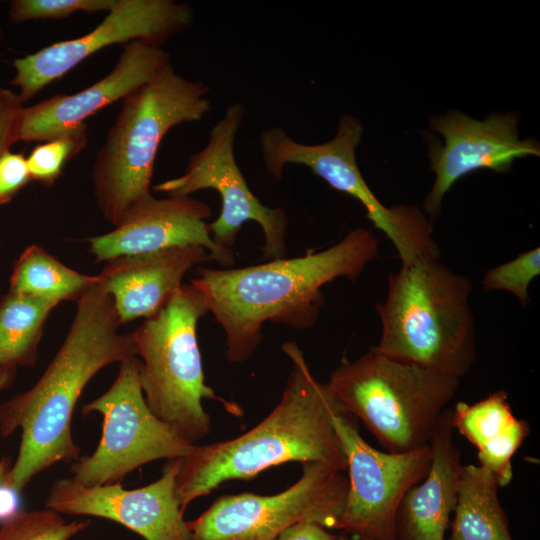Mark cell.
<instances>
[{"label": "cell", "mask_w": 540, "mask_h": 540, "mask_svg": "<svg viewBox=\"0 0 540 540\" xmlns=\"http://www.w3.org/2000/svg\"><path fill=\"white\" fill-rule=\"evenodd\" d=\"M31 181L27 159L22 153L3 154L0 157V206L9 203Z\"/></svg>", "instance_id": "28"}, {"label": "cell", "mask_w": 540, "mask_h": 540, "mask_svg": "<svg viewBox=\"0 0 540 540\" xmlns=\"http://www.w3.org/2000/svg\"><path fill=\"white\" fill-rule=\"evenodd\" d=\"M360 540H373V539H369V538H366V537H360Z\"/></svg>", "instance_id": "34"}, {"label": "cell", "mask_w": 540, "mask_h": 540, "mask_svg": "<svg viewBox=\"0 0 540 540\" xmlns=\"http://www.w3.org/2000/svg\"><path fill=\"white\" fill-rule=\"evenodd\" d=\"M193 10L173 0H118L102 22L81 37L53 43L13 61L11 84L19 88L22 102L97 51L114 44L143 41L160 45L187 29Z\"/></svg>", "instance_id": "13"}, {"label": "cell", "mask_w": 540, "mask_h": 540, "mask_svg": "<svg viewBox=\"0 0 540 540\" xmlns=\"http://www.w3.org/2000/svg\"><path fill=\"white\" fill-rule=\"evenodd\" d=\"M211 214L207 203L190 196H150L131 208L112 231L87 242L97 262L197 245L206 249L209 260L228 268L234 254L212 240L207 222Z\"/></svg>", "instance_id": "16"}, {"label": "cell", "mask_w": 540, "mask_h": 540, "mask_svg": "<svg viewBox=\"0 0 540 540\" xmlns=\"http://www.w3.org/2000/svg\"><path fill=\"white\" fill-rule=\"evenodd\" d=\"M451 423L477 449L480 465L489 469L500 487L513 479L512 458L530 433L529 423L517 418L504 390L468 404L458 402Z\"/></svg>", "instance_id": "20"}, {"label": "cell", "mask_w": 540, "mask_h": 540, "mask_svg": "<svg viewBox=\"0 0 540 540\" xmlns=\"http://www.w3.org/2000/svg\"><path fill=\"white\" fill-rule=\"evenodd\" d=\"M87 143V128L83 124L34 147L27 159L32 181L51 186L61 175L67 161L76 156Z\"/></svg>", "instance_id": "25"}, {"label": "cell", "mask_w": 540, "mask_h": 540, "mask_svg": "<svg viewBox=\"0 0 540 540\" xmlns=\"http://www.w3.org/2000/svg\"><path fill=\"white\" fill-rule=\"evenodd\" d=\"M56 303L7 292L0 299V366H33L46 320Z\"/></svg>", "instance_id": "23"}, {"label": "cell", "mask_w": 540, "mask_h": 540, "mask_svg": "<svg viewBox=\"0 0 540 540\" xmlns=\"http://www.w3.org/2000/svg\"><path fill=\"white\" fill-rule=\"evenodd\" d=\"M453 431L451 410L445 409L429 441L430 468L398 507L395 540H444L464 466Z\"/></svg>", "instance_id": "19"}, {"label": "cell", "mask_w": 540, "mask_h": 540, "mask_svg": "<svg viewBox=\"0 0 540 540\" xmlns=\"http://www.w3.org/2000/svg\"><path fill=\"white\" fill-rule=\"evenodd\" d=\"M343 413L359 419L388 452L426 444L459 379L402 361L370 347L343 360L327 382Z\"/></svg>", "instance_id": "7"}, {"label": "cell", "mask_w": 540, "mask_h": 540, "mask_svg": "<svg viewBox=\"0 0 540 540\" xmlns=\"http://www.w3.org/2000/svg\"><path fill=\"white\" fill-rule=\"evenodd\" d=\"M119 327L112 299L98 282L77 300L66 337L38 381L0 403V434L22 431L6 483L22 491L34 476L80 457L71 430L80 395L101 369L137 356L131 333Z\"/></svg>", "instance_id": "1"}, {"label": "cell", "mask_w": 540, "mask_h": 540, "mask_svg": "<svg viewBox=\"0 0 540 540\" xmlns=\"http://www.w3.org/2000/svg\"><path fill=\"white\" fill-rule=\"evenodd\" d=\"M335 540H351L349 537H347L346 535L342 534L338 537H336Z\"/></svg>", "instance_id": "33"}, {"label": "cell", "mask_w": 540, "mask_h": 540, "mask_svg": "<svg viewBox=\"0 0 540 540\" xmlns=\"http://www.w3.org/2000/svg\"><path fill=\"white\" fill-rule=\"evenodd\" d=\"M98 282V275L81 274L33 244L26 247L14 263L9 291L58 305L63 301H77Z\"/></svg>", "instance_id": "22"}, {"label": "cell", "mask_w": 540, "mask_h": 540, "mask_svg": "<svg viewBox=\"0 0 540 540\" xmlns=\"http://www.w3.org/2000/svg\"><path fill=\"white\" fill-rule=\"evenodd\" d=\"M540 275V248L518 254L510 261L488 269L482 285L486 291L505 290L527 306L530 303L529 287Z\"/></svg>", "instance_id": "26"}, {"label": "cell", "mask_w": 540, "mask_h": 540, "mask_svg": "<svg viewBox=\"0 0 540 540\" xmlns=\"http://www.w3.org/2000/svg\"><path fill=\"white\" fill-rule=\"evenodd\" d=\"M379 241L363 227L321 251L242 268H199L190 283L226 335V357L248 360L262 340L265 322L312 327L324 304L322 287L341 277L355 280L377 257Z\"/></svg>", "instance_id": "2"}, {"label": "cell", "mask_w": 540, "mask_h": 540, "mask_svg": "<svg viewBox=\"0 0 540 540\" xmlns=\"http://www.w3.org/2000/svg\"><path fill=\"white\" fill-rule=\"evenodd\" d=\"M517 123L514 114L497 113L479 121L458 111L431 119L430 128L444 138V145L429 143L436 178L424 208L431 217L438 215L443 197L460 178L480 169L505 173L514 160L540 155L538 142L520 140Z\"/></svg>", "instance_id": "15"}, {"label": "cell", "mask_w": 540, "mask_h": 540, "mask_svg": "<svg viewBox=\"0 0 540 540\" xmlns=\"http://www.w3.org/2000/svg\"><path fill=\"white\" fill-rule=\"evenodd\" d=\"M496 476L479 465H464L448 540H513Z\"/></svg>", "instance_id": "21"}, {"label": "cell", "mask_w": 540, "mask_h": 540, "mask_svg": "<svg viewBox=\"0 0 540 540\" xmlns=\"http://www.w3.org/2000/svg\"><path fill=\"white\" fill-rule=\"evenodd\" d=\"M327 528L315 522H297L283 530L275 540H335Z\"/></svg>", "instance_id": "30"}, {"label": "cell", "mask_w": 540, "mask_h": 540, "mask_svg": "<svg viewBox=\"0 0 540 540\" xmlns=\"http://www.w3.org/2000/svg\"><path fill=\"white\" fill-rule=\"evenodd\" d=\"M348 470V491L336 529L373 540H395V519L407 491L419 483L431 465L426 444L401 452H383L368 444L356 419L346 413L333 417Z\"/></svg>", "instance_id": "12"}, {"label": "cell", "mask_w": 540, "mask_h": 540, "mask_svg": "<svg viewBox=\"0 0 540 540\" xmlns=\"http://www.w3.org/2000/svg\"><path fill=\"white\" fill-rule=\"evenodd\" d=\"M170 63L160 45L132 41L124 44L119 59L103 79L75 94H57L24 107L19 141H49L85 124L105 106L123 99Z\"/></svg>", "instance_id": "17"}, {"label": "cell", "mask_w": 540, "mask_h": 540, "mask_svg": "<svg viewBox=\"0 0 540 540\" xmlns=\"http://www.w3.org/2000/svg\"><path fill=\"white\" fill-rule=\"evenodd\" d=\"M244 114L245 107L241 103L227 107L224 116L213 126L206 146L189 158L184 173L155 185L153 190L169 196L216 190L221 198V211L216 220L209 223V231L218 246L232 250L242 225L254 221L264 235L263 259L285 258L286 212L260 202L235 160L234 142Z\"/></svg>", "instance_id": "11"}, {"label": "cell", "mask_w": 540, "mask_h": 540, "mask_svg": "<svg viewBox=\"0 0 540 540\" xmlns=\"http://www.w3.org/2000/svg\"><path fill=\"white\" fill-rule=\"evenodd\" d=\"M208 86L189 80L169 64L122 99L92 168L97 205L116 226L150 193L159 145L173 127L201 120L210 110Z\"/></svg>", "instance_id": "5"}, {"label": "cell", "mask_w": 540, "mask_h": 540, "mask_svg": "<svg viewBox=\"0 0 540 540\" xmlns=\"http://www.w3.org/2000/svg\"><path fill=\"white\" fill-rule=\"evenodd\" d=\"M179 469L180 458L168 460L158 480L131 490L121 483L86 487L61 478L52 484L46 507L59 514L108 519L145 540H189L176 491Z\"/></svg>", "instance_id": "14"}, {"label": "cell", "mask_w": 540, "mask_h": 540, "mask_svg": "<svg viewBox=\"0 0 540 540\" xmlns=\"http://www.w3.org/2000/svg\"><path fill=\"white\" fill-rule=\"evenodd\" d=\"M17 368L12 366H0V391L12 385L16 377ZM13 462L9 457L0 460V483L4 482Z\"/></svg>", "instance_id": "32"}, {"label": "cell", "mask_w": 540, "mask_h": 540, "mask_svg": "<svg viewBox=\"0 0 540 540\" xmlns=\"http://www.w3.org/2000/svg\"><path fill=\"white\" fill-rule=\"evenodd\" d=\"M90 524L89 520L65 521L51 510H22L0 527V540H70Z\"/></svg>", "instance_id": "24"}, {"label": "cell", "mask_w": 540, "mask_h": 540, "mask_svg": "<svg viewBox=\"0 0 540 540\" xmlns=\"http://www.w3.org/2000/svg\"><path fill=\"white\" fill-rule=\"evenodd\" d=\"M208 304L191 283L181 284L154 316L132 333L140 356L139 377L152 413L191 443L206 437L211 420L202 401L213 400L234 416L243 411L206 384L197 326Z\"/></svg>", "instance_id": "6"}, {"label": "cell", "mask_w": 540, "mask_h": 540, "mask_svg": "<svg viewBox=\"0 0 540 540\" xmlns=\"http://www.w3.org/2000/svg\"><path fill=\"white\" fill-rule=\"evenodd\" d=\"M118 0H13L9 18L14 23L39 19H62L75 12H109Z\"/></svg>", "instance_id": "27"}, {"label": "cell", "mask_w": 540, "mask_h": 540, "mask_svg": "<svg viewBox=\"0 0 540 540\" xmlns=\"http://www.w3.org/2000/svg\"><path fill=\"white\" fill-rule=\"evenodd\" d=\"M119 364L110 388L82 407L84 415L98 412L103 416L102 436L95 451L80 456L70 467V478L86 487L121 483L142 465L183 458L195 445L158 419L148 407L137 356Z\"/></svg>", "instance_id": "9"}, {"label": "cell", "mask_w": 540, "mask_h": 540, "mask_svg": "<svg viewBox=\"0 0 540 540\" xmlns=\"http://www.w3.org/2000/svg\"><path fill=\"white\" fill-rule=\"evenodd\" d=\"M348 478L331 465L302 463L293 485L273 495H224L194 520L189 540H275L297 522L336 529L344 509Z\"/></svg>", "instance_id": "10"}, {"label": "cell", "mask_w": 540, "mask_h": 540, "mask_svg": "<svg viewBox=\"0 0 540 540\" xmlns=\"http://www.w3.org/2000/svg\"><path fill=\"white\" fill-rule=\"evenodd\" d=\"M473 284L439 258L419 259L390 274L376 303L381 337L375 346L393 358L460 380L476 360Z\"/></svg>", "instance_id": "4"}, {"label": "cell", "mask_w": 540, "mask_h": 540, "mask_svg": "<svg viewBox=\"0 0 540 540\" xmlns=\"http://www.w3.org/2000/svg\"><path fill=\"white\" fill-rule=\"evenodd\" d=\"M363 127L350 115L340 118L336 136L323 144L306 145L290 138L279 127L264 129L259 138L267 172L277 181L284 167L301 164L326 181L333 189L358 200L367 218L395 247L402 262L423 254L432 241L430 221L414 205L385 206L364 180L356 161L355 149Z\"/></svg>", "instance_id": "8"}, {"label": "cell", "mask_w": 540, "mask_h": 540, "mask_svg": "<svg viewBox=\"0 0 540 540\" xmlns=\"http://www.w3.org/2000/svg\"><path fill=\"white\" fill-rule=\"evenodd\" d=\"M23 110L19 95L0 87V157L19 141Z\"/></svg>", "instance_id": "29"}, {"label": "cell", "mask_w": 540, "mask_h": 540, "mask_svg": "<svg viewBox=\"0 0 540 540\" xmlns=\"http://www.w3.org/2000/svg\"><path fill=\"white\" fill-rule=\"evenodd\" d=\"M282 351L291 371L276 407L242 435L197 446L183 458L176 478L182 510L232 480H250L288 462H320L345 471L347 464L333 417L343 413L327 383L312 374L296 342Z\"/></svg>", "instance_id": "3"}, {"label": "cell", "mask_w": 540, "mask_h": 540, "mask_svg": "<svg viewBox=\"0 0 540 540\" xmlns=\"http://www.w3.org/2000/svg\"><path fill=\"white\" fill-rule=\"evenodd\" d=\"M22 491L6 483H0V525L22 511Z\"/></svg>", "instance_id": "31"}, {"label": "cell", "mask_w": 540, "mask_h": 540, "mask_svg": "<svg viewBox=\"0 0 540 540\" xmlns=\"http://www.w3.org/2000/svg\"><path fill=\"white\" fill-rule=\"evenodd\" d=\"M209 260L201 246L121 256L107 261L99 284L111 297L120 325L158 313L182 284L184 275Z\"/></svg>", "instance_id": "18"}]
</instances>
